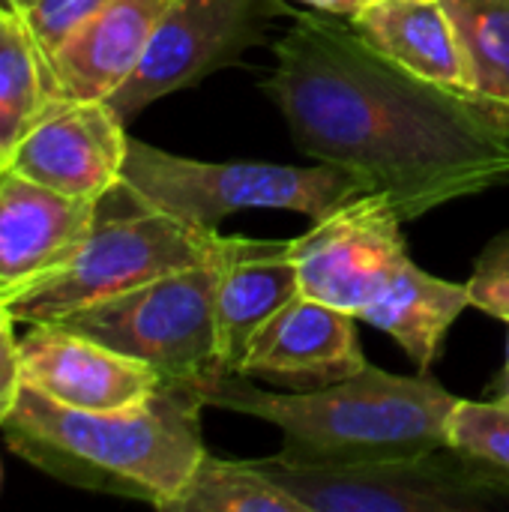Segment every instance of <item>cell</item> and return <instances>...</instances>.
Wrapping results in <instances>:
<instances>
[{
	"mask_svg": "<svg viewBox=\"0 0 509 512\" xmlns=\"http://www.w3.org/2000/svg\"><path fill=\"white\" fill-rule=\"evenodd\" d=\"M264 90L294 144L393 201L405 222L509 183V114L429 81L351 24L294 12Z\"/></svg>",
	"mask_w": 509,
	"mask_h": 512,
	"instance_id": "1",
	"label": "cell"
},
{
	"mask_svg": "<svg viewBox=\"0 0 509 512\" xmlns=\"http://www.w3.org/2000/svg\"><path fill=\"white\" fill-rule=\"evenodd\" d=\"M204 408L192 387L171 381L138 405L108 411L69 408L21 384L0 435L15 456L60 483L165 510L207 453Z\"/></svg>",
	"mask_w": 509,
	"mask_h": 512,
	"instance_id": "2",
	"label": "cell"
},
{
	"mask_svg": "<svg viewBox=\"0 0 509 512\" xmlns=\"http://www.w3.org/2000/svg\"><path fill=\"white\" fill-rule=\"evenodd\" d=\"M195 393L207 408L276 426L282 432L276 456L303 468L372 465L447 447V420L459 402L429 372L411 378L375 366L294 393H267L240 372H219Z\"/></svg>",
	"mask_w": 509,
	"mask_h": 512,
	"instance_id": "3",
	"label": "cell"
},
{
	"mask_svg": "<svg viewBox=\"0 0 509 512\" xmlns=\"http://www.w3.org/2000/svg\"><path fill=\"white\" fill-rule=\"evenodd\" d=\"M219 243V231L153 210L117 183L96 201L90 231L75 255L39 288L9 303V309L18 324H54L99 300L207 264L216 258Z\"/></svg>",
	"mask_w": 509,
	"mask_h": 512,
	"instance_id": "4",
	"label": "cell"
},
{
	"mask_svg": "<svg viewBox=\"0 0 509 512\" xmlns=\"http://www.w3.org/2000/svg\"><path fill=\"white\" fill-rule=\"evenodd\" d=\"M120 183L147 207L186 225L216 231V225L249 207H279L312 222L333 213L348 198L366 192L336 165H267V162H198L129 138Z\"/></svg>",
	"mask_w": 509,
	"mask_h": 512,
	"instance_id": "5",
	"label": "cell"
},
{
	"mask_svg": "<svg viewBox=\"0 0 509 512\" xmlns=\"http://www.w3.org/2000/svg\"><path fill=\"white\" fill-rule=\"evenodd\" d=\"M303 512L509 510V471L456 447L351 468H303L279 456L255 462Z\"/></svg>",
	"mask_w": 509,
	"mask_h": 512,
	"instance_id": "6",
	"label": "cell"
},
{
	"mask_svg": "<svg viewBox=\"0 0 509 512\" xmlns=\"http://www.w3.org/2000/svg\"><path fill=\"white\" fill-rule=\"evenodd\" d=\"M216 279L219 252L207 264L99 300L54 324L147 363L162 375V381L195 390L207 378L219 375L213 324Z\"/></svg>",
	"mask_w": 509,
	"mask_h": 512,
	"instance_id": "7",
	"label": "cell"
},
{
	"mask_svg": "<svg viewBox=\"0 0 509 512\" xmlns=\"http://www.w3.org/2000/svg\"><path fill=\"white\" fill-rule=\"evenodd\" d=\"M282 15H294L288 0H174L138 69L105 102L129 120L156 99L237 63Z\"/></svg>",
	"mask_w": 509,
	"mask_h": 512,
	"instance_id": "8",
	"label": "cell"
},
{
	"mask_svg": "<svg viewBox=\"0 0 509 512\" xmlns=\"http://www.w3.org/2000/svg\"><path fill=\"white\" fill-rule=\"evenodd\" d=\"M402 216L381 192H360L288 240L300 294L360 315L408 258Z\"/></svg>",
	"mask_w": 509,
	"mask_h": 512,
	"instance_id": "9",
	"label": "cell"
},
{
	"mask_svg": "<svg viewBox=\"0 0 509 512\" xmlns=\"http://www.w3.org/2000/svg\"><path fill=\"white\" fill-rule=\"evenodd\" d=\"M126 150V120L105 99L54 96L6 165L60 195L99 201L120 183Z\"/></svg>",
	"mask_w": 509,
	"mask_h": 512,
	"instance_id": "10",
	"label": "cell"
},
{
	"mask_svg": "<svg viewBox=\"0 0 509 512\" xmlns=\"http://www.w3.org/2000/svg\"><path fill=\"white\" fill-rule=\"evenodd\" d=\"M18 348L21 384L69 408H126L150 399L165 384L147 363L63 324H30Z\"/></svg>",
	"mask_w": 509,
	"mask_h": 512,
	"instance_id": "11",
	"label": "cell"
},
{
	"mask_svg": "<svg viewBox=\"0 0 509 512\" xmlns=\"http://www.w3.org/2000/svg\"><path fill=\"white\" fill-rule=\"evenodd\" d=\"M96 201L45 189L0 165V303L51 279L90 231Z\"/></svg>",
	"mask_w": 509,
	"mask_h": 512,
	"instance_id": "12",
	"label": "cell"
},
{
	"mask_svg": "<svg viewBox=\"0 0 509 512\" xmlns=\"http://www.w3.org/2000/svg\"><path fill=\"white\" fill-rule=\"evenodd\" d=\"M357 315L297 294L249 342L237 372L294 390H315L366 369Z\"/></svg>",
	"mask_w": 509,
	"mask_h": 512,
	"instance_id": "13",
	"label": "cell"
},
{
	"mask_svg": "<svg viewBox=\"0 0 509 512\" xmlns=\"http://www.w3.org/2000/svg\"><path fill=\"white\" fill-rule=\"evenodd\" d=\"M297 294L300 279L288 240L222 237L213 300L219 372H237L255 333Z\"/></svg>",
	"mask_w": 509,
	"mask_h": 512,
	"instance_id": "14",
	"label": "cell"
},
{
	"mask_svg": "<svg viewBox=\"0 0 509 512\" xmlns=\"http://www.w3.org/2000/svg\"><path fill=\"white\" fill-rule=\"evenodd\" d=\"M174 0H111L84 21L54 54L57 96L108 99L138 69L162 15Z\"/></svg>",
	"mask_w": 509,
	"mask_h": 512,
	"instance_id": "15",
	"label": "cell"
},
{
	"mask_svg": "<svg viewBox=\"0 0 509 512\" xmlns=\"http://www.w3.org/2000/svg\"><path fill=\"white\" fill-rule=\"evenodd\" d=\"M348 24L393 63L429 81L468 90L462 45L441 0H375L351 15Z\"/></svg>",
	"mask_w": 509,
	"mask_h": 512,
	"instance_id": "16",
	"label": "cell"
},
{
	"mask_svg": "<svg viewBox=\"0 0 509 512\" xmlns=\"http://www.w3.org/2000/svg\"><path fill=\"white\" fill-rule=\"evenodd\" d=\"M471 306L468 282H447L411 258H405L372 297V303L357 315L384 333H390L405 354L417 363L420 372H429L432 363L441 357L444 336L459 321V315Z\"/></svg>",
	"mask_w": 509,
	"mask_h": 512,
	"instance_id": "17",
	"label": "cell"
},
{
	"mask_svg": "<svg viewBox=\"0 0 509 512\" xmlns=\"http://www.w3.org/2000/svg\"><path fill=\"white\" fill-rule=\"evenodd\" d=\"M54 96L51 63L24 9L15 0H0V165L12 159L18 141Z\"/></svg>",
	"mask_w": 509,
	"mask_h": 512,
	"instance_id": "18",
	"label": "cell"
},
{
	"mask_svg": "<svg viewBox=\"0 0 509 512\" xmlns=\"http://www.w3.org/2000/svg\"><path fill=\"white\" fill-rule=\"evenodd\" d=\"M165 512H303V507L255 462L201 456Z\"/></svg>",
	"mask_w": 509,
	"mask_h": 512,
	"instance_id": "19",
	"label": "cell"
},
{
	"mask_svg": "<svg viewBox=\"0 0 509 512\" xmlns=\"http://www.w3.org/2000/svg\"><path fill=\"white\" fill-rule=\"evenodd\" d=\"M453 18L468 90L509 114V0H441Z\"/></svg>",
	"mask_w": 509,
	"mask_h": 512,
	"instance_id": "20",
	"label": "cell"
},
{
	"mask_svg": "<svg viewBox=\"0 0 509 512\" xmlns=\"http://www.w3.org/2000/svg\"><path fill=\"white\" fill-rule=\"evenodd\" d=\"M447 444L509 471V405L459 399L447 420Z\"/></svg>",
	"mask_w": 509,
	"mask_h": 512,
	"instance_id": "21",
	"label": "cell"
},
{
	"mask_svg": "<svg viewBox=\"0 0 509 512\" xmlns=\"http://www.w3.org/2000/svg\"><path fill=\"white\" fill-rule=\"evenodd\" d=\"M105 3H111V0H30L24 6V18H27L33 36H36L39 48L51 60V54L84 21H90Z\"/></svg>",
	"mask_w": 509,
	"mask_h": 512,
	"instance_id": "22",
	"label": "cell"
},
{
	"mask_svg": "<svg viewBox=\"0 0 509 512\" xmlns=\"http://www.w3.org/2000/svg\"><path fill=\"white\" fill-rule=\"evenodd\" d=\"M471 306L509 324V231L498 234L474 264Z\"/></svg>",
	"mask_w": 509,
	"mask_h": 512,
	"instance_id": "23",
	"label": "cell"
},
{
	"mask_svg": "<svg viewBox=\"0 0 509 512\" xmlns=\"http://www.w3.org/2000/svg\"><path fill=\"white\" fill-rule=\"evenodd\" d=\"M15 315L0 303V417L15 405L21 393V348L15 339Z\"/></svg>",
	"mask_w": 509,
	"mask_h": 512,
	"instance_id": "24",
	"label": "cell"
},
{
	"mask_svg": "<svg viewBox=\"0 0 509 512\" xmlns=\"http://www.w3.org/2000/svg\"><path fill=\"white\" fill-rule=\"evenodd\" d=\"M297 3H306L324 15H333V18H351L375 0H297Z\"/></svg>",
	"mask_w": 509,
	"mask_h": 512,
	"instance_id": "25",
	"label": "cell"
},
{
	"mask_svg": "<svg viewBox=\"0 0 509 512\" xmlns=\"http://www.w3.org/2000/svg\"><path fill=\"white\" fill-rule=\"evenodd\" d=\"M492 393H495V402H504V405H509V336H507V360H504L501 375H498V378H495V384H492Z\"/></svg>",
	"mask_w": 509,
	"mask_h": 512,
	"instance_id": "26",
	"label": "cell"
},
{
	"mask_svg": "<svg viewBox=\"0 0 509 512\" xmlns=\"http://www.w3.org/2000/svg\"><path fill=\"white\" fill-rule=\"evenodd\" d=\"M15 3H18V6H21V9H24V6H27V3H30V0H15Z\"/></svg>",
	"mask_w": 509,
	"mask_h": 512,
	"instance_id": "27",
	"label": "cell"
},
{
	"mask_svg": "<svg viewBox=\"0 0 509 512\" xmlns=\"http://www.w3.org/2000/svg\"><path fill=\"white\" fill-rule=\"evenodd\" d=\"M0 477H3V474H0Z\"/></svg>",
	"mask_w": 509,
	"mask_h": 512,
	"instance_id": "28",
	"label": "cell"
}]
</instances>
